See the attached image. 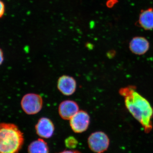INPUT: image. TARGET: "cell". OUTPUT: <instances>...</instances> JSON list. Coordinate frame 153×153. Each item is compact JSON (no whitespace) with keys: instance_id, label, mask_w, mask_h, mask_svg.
<instances>
[{"instance_id":"cell-4","label":"cell","mask_w":153,"mask_h":153,"mask_svg":"<svg viewBox=\"0 0 153 153\" xmlns=\"http://www.w3.org/2000/svg\"><path fill=\"white\" fill-rule=\"evenodd\" d=\"M88 146L95 153H103L109 147L110 140L106 134L102 131H96L89 136Z\"/></svg>"},{"instance_id":"cell-3","label":"cell","mask_w":153,"mask_h":153,"mask_svg":"<svg viewBox=\"0 0 153 153\" xmlns=\"http://www.w3.org/2000/svg\"><path fill=\"white\" fill-rule=\"evenodd\" d=\"M21 104L25 113L29 115L36 114L43 107V99L37 94H27L22 97Z\"/></svg>"},{"instance_id":"cell-14","label":"cell","mask_w":153,"mask_h":153,"mask_svg":"<svg viewBox=\"0 0 153 153\" xmlns=\"http://www.w3.org/2000/svg\"><path fill=\"white\" fill-rule=\"evenodd\" d=\"M4 60V53H3V50L0 48V66L2 64Z\"/></svg>"},{"instance_id":"cell-1","label":"cell","mask_w":153,"mask_h":153,"mask_svg":"<svg viewBox=\"0 0 153 153\" xmlns=\"http://www.w3.org/2000/svg\"><path fill=\"white\" fill-rule=\"evenodd\" d=\"M119 93L123 97L129 112L142 126L146 133L150 132L153 128V108L147 100L131 85L121 88Z\"/></svg>"},{"instance_id":"cell-11","label":"cell","mask_w":153,"mask_h":153,"mask_svg":"<svg viewBox=\"0 0 153 153\" xmlns=\"http://www.w3.org/2000/svg\"><path fill=\"white\" fill-rule=\"evenodd\" d=\"M28 151L29 153H49L47 143L41 139L31 143L28 147Z\"/></svg>"},{"instance_id":"cell-6","label":"cell","mask_w":153,"mask_h":153,"mask_svg":"<svg viewBox=\"0 0 153 153\" xmlns=\"http://www.w3.org/2000/svg\"><path fill=\"white\" fill-rule=\"evenodd\" d=\"M36 129L38 136L44 138H49L54 134L55 126L49 119L42 117L38 121L36 126Z\"/></svg>"},{"instance_id":"cell-8","label":"cell","mask_w":153,"mask_h":153,"mask_svg":"<svg viewBox=\"0 0 153 153\" xmlns=\"http://www.w3.org/2000/svg\"><path fill=\"white\" fill-rule=\"evenodd\" d=\"M76 80L72 76L63 75L59 78L57 82V88L63 95H72L76 91Z\"/></svg>"},{"instance_id":"cell-10","label":"cell","mask_w":153,"mask_h":153,"mask_svg":"<svg viewBox=\"0 0 153 153\" xmlns=\"http://www.w3.org/2000/svg\"><path fill=\"white\" fill-rule=\"evenodd\" d=\"M139 24L146 30L153 29V9L149 8L142 11L140 14Z\"/></svg>"},{"instance_id":"cell-7","label":"cell","mask_w":153,"mask_h":153,"mask_svg":"<svg viewBox=\"0 0 153 153\" xmlns=\"http://www.w3.org/2000/svg\"><path fill=\"white\" fill-rule=\"evenodd\" d=\"M79 111L78 104L75 101L71 100L62 102L58 107V113L60 117L65 120H70Z\"/></svg>"},{"instance_id":"cell-9","label":"cell","mask_w":153,"mask_h":153,"mask_svg":"<svg viewBox=\"0 0 153 153\" xmlns=\"http://www.w3.org/2000/svg\"><path fill=\"white\" fill-rule=\"evenodd\" d=\"M129 49L134 54L144 55L149 49V43L144 37H134L130 42Z\"/></svg>"},{"instance_id":"cell-13","label":"cell","mask_w":153,"mask_h":153,"mask_svg":"<svg viewBox=\"0 0 153 153\" xmlns=\"http://www.w3.org/2000/svg\"><path fill=\"white\" fill-rule=\"evenodd\" d=\"M5 12V5L2 0H0V19L4 15Z\"/></svg>"},{"instance_id":"cell-12","label":"cell","mask_w":153,"mask_h":153,"mask_svg":"<svg viewBox=\"0 0 153 153\" xmlns=\"http://www.w3.org/2000/svg\"><path fill=\"white\" fill-rule=\"evenodd\" d=\"M77 142L76 140L72 137L68 138L66 141V145L68 148H74L77 144Z\"/></svg>"},{"instance_id":"cell-2","label":"cell","mask_w":153,"mask_h":153,"mask_svg":"<svg viewBox=\"0 0 153 153\" xmlns=\"http://www.w3.org/2000/svg\"><path fill=\"white\" fill-rule=\"evenodd\" d=\"M23 134L13 123H0V153H18L24 144Z\"/></svg>"},{"instance_id":"cell-15","label":"cell","mask_w":153,"mask_h":153,"mask_svg":"<svg viewBox=\"0 0 153 153\" xmlns=\"http://www.w3.org/2000/svg\"><path fill=\"white\" fill-rule=\"evenodd\" d=\"M59 153H80V152L77 151L65 150Z\"/></svg>"},{"instance_id":"cell-5","label":"cell","mask_w":153,"mask_h":153,"mask_svg":"<svg viewBox=\"0 0 153 153\" xmlns=\"http://www.w3.org/2000/svg\"><path fill=\"white\" fill-rule=\"evenodd\" d=\"M70 125L75 133H80L85 131L90 123V116L87 112L79 111L70 120Z\"/></svg>"}]
</instances>
